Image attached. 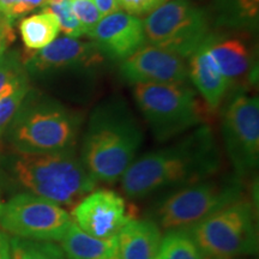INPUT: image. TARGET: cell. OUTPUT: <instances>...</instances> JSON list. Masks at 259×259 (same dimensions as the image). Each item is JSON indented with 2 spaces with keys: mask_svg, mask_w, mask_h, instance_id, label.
Listing matches in <instances>:
<instances>
[{
  "mask_svg": "<svg viewBox=\"0 0 259 259\" xmlns=\"http://www.w3.org/2000/svg\"><path fill=\"white\" fill-rule=\"evenodd\" d=\"M221 168L215 135L202 124L174 143L136 158L120 179L121 189L128 198L141 199L215 177Z\"/></svg>",
  "mask_w": 259,
  "mask_h": 259,
  "instance_id": "1",
  "label": "cell"
},
{
  "mask_svg": "<svg viewBox=\"0 0 259 259\" xmlns=\"http://www.w3.org/2000/svg\"><path fill=\"white\" fill-rule=\"evenodd\" d=\"M143 130L121 99L97 105L89 116L80 147V161L97 183L119 181L137 158Z\"/></svg>",
  "mask_w": 259,
  "mask_h": 259,
  "instance_id": "2",
  "label": "cell"
},
{
  "mask_svg": "<svg viewBox=\"0 0 259 259\" xmlns=\"http://www.w3.org/2000/svg\"><path fill=\"white\" fill-rule=\"evenodd\" d=\"M83 115L63 103L28 93L9 128L19 154H50L76 150Z\"/></svg>",
  "mask_w": 259,
  "mask_h": 259,
  "instance_id": "3",
  "label": "cell"
},
{
  "mask_svg": "<svg viewBox=\"0 0 259 259\" xmlns=\"http://www.w3.org/2000/svg\"><path fill=\"white\" fill-rule=\"evenodd\" d=\"M11 173L18 185L60 206H73L97 187L76 150L50 154H17Z\"/></svg>",
  "mask_w": 259,
  "mask_h": 259,
  "instance_id": "4",
  "label": "cell"
},
{
  "mask_svg": "<svg viewBox=\"0 0 259 259\" xmlns=\"http://www.w3.org/2000/svg\"><path fill=\"white\" fill-rule=\"evenodd\" d=\"M245 197V183L235 174L208 178L168 191L150 211L161 229L190 228Z\"/></svg>",
  "mask_w": 259,
  "mask_h": 259,
  "instance_id": "5",
  "label": "cell"
},
{
  "mask_svg": "<svg viewBox=\"0 0 259 259\" xmlns=\"http://www.w3.org/2000/svg\"><path fill=\"white\" fill-rule=\"evenodd\" d=\"M134 97L155 139L166 142L202 125L196 93L185 83H137Z\"/></svg>",
  "mask_w": 259,
  "mask_h": 259,
  "instance_id": "6",
  "label": "cell"
},
{
  "mask_svg": "<svg viewBox=\"0 0 259 259\" xmlns=\"http://www.w3.org/2000/svg\"><path fill=\"white\" fill-rule=\"evenodd\" d=\"M189 229L210 258H246L258 252L257 208L246 197L225 206Z\"/></svg>",
  "mask_w": 259,
  "mask_h": 259,
  "instance_id": "7",
  "label": "cell"
},
{
  "mask_svg": "<svg viewBox=\"0 0 259 259\" xmlns=\"http://www.w3.org/2000/svg\"><path fill=\"white\" fill-rule=\"evenodd\" d=\"M143 23L145 38L153 46L183 59L192 56L212 35L208 12L189 0H168Z\"/></svg>",
  "mask_w": 259,
  "mask_h": 259,
  "instance_id": "8",
  "label": "cell"
},
{
  "mask_svg": "<svg viewBox=\"0 0 259 259\" xmlns=\"http://www.w3.org/2000/svg\"><path fill=\"white\" fill-rule=\"evenodd\" d=\"M72 225L64 206L23 192L0 203V229L10 236L60 242Z\"/></svg>",
  "mask_w": 259,
  "mask_h": 259,
  "instance_id": "9",
  "label": "cell"
},
{
  "mask_svg": "<svg viewBox=\"0 0 259 259\" xmlns=\"http://www.w3.org/2000/svg\"><path fill=\"white\" fill-rule=\"evenodd\" d=\"M222 137L233 174L244 180L259 163V99L245 92L234 94L222 113Z\"/></svg>",
  "mask_w": 259,
  "mask_h": 259,
  "instance_id": "10",
  "label": "cell"
},
{
  "mask_svg": "<svg viewBox=\"0 0 259 259\" xmlns=\"http://www.w3.org/2000/svg\"><path fill=\"white\" fill-rule=\"evenodd\" d=\"M103 54L93 41L78 37H57L40 51L23 59L27 72L34 76L70 72L88 73L103 64Z\"/></svg>",
  "mask_w": 259,
  "mask_h": 259,
  "instance_id": "11",
  "label": "cell"
},
{
  "mask_svg": "<svg viewBox=\"0 0 259 259\" xmlns=\"http://www.w3.org/2000/svg\"><path fill=\"white\" fill-rule=\"evenodd\" d=\"M72 223L80 231L97 239L114 238L134 219L121 194L109 189H96L74 204Z\"/></svg>",
  "mask_w": 259,
  "mask_h": 259,
  "instance_id": "12",
  "label": "cell"
},
{
  "mask_svg": "<svg viewBox=\"0 0 259 259\" xmlns=\"http://www.w3.org/2000/svg\"><path fill=\"white\" fill-rule=\"evenodd\" d=\"M120 76L126 82L185 83L189 67L177 54L156 46H143L120 65Z\"/></svg>",
  "mask_w": 259,
  "mask_h": 259,
  "instance_id": "13",
  "label": "cell"
},
{
  "mask_svg": "<svg viewBox=\"0 0 259 259\" xmlns=\"http://www.w3.org/2000/svg\"><path fill=\"white\" fill-rule=\"evenodd\" d=\"M103 57L111 60H125L143 47L144 23L141 18L118 11L100 19L87 35Z\"/></svg>",
  "mask_w": 259,
  "mask_h": 259,
  "instance_id": "14",
  "label": "cell"
},
{
  "mask_svg": "<svg viewBox=\"0 0 259 259\" xmlns=\"http://www.w3.org/2000/svg\"><path fill=\"white\" fill-rule=\"evenodd\" d=\"M162 229L151 219H132L116 235L121 259H157Z\"/></svg>",
  "mask_w": 259,
  "mask_h": 259,
  "instance_id": "15",
  "label": "cell"
},
{
  "mask_svg": "<svg viewBox=\"0 0 259 259\" xmlns=\"http://www.w3.org/2000/svg\"><path fill=\"white\" fill-rule=\"evenodd\" d=\"M206 42L190 57L189 77L206 105L211 109H216L221 106L229 88V83L212 63L206 48Z\"/></svg>",
  "mask_w": 259,
  "mask_h": 259,
  "instance_id": "16",
  "label": "cell"
},
{
  "mask_svg": "<svg viewBox=\"0 0 259 259\" xmlns=\"http://www.w3.org/2000/svg\"><path fill=\"white\" fill-rule=\"evenodd\" d=\"M206 48L212 63L229 85L250 69V52L240 38H223L212 34L206 42Z\"/></svg>",
  "mask_w": 259,
  "mask_h": 259,
  "instance_id": "17",
  "label": "cell"
},
{
  "mask_svg": "<svg viewBox=\"0 0 259 259\" xmlns=\"http://www.w3.org/2000/svg\"><path fill=\"white\" fill-rule=\"evenodd\" d=\"M60 246L66 259H121L116 236L94 238L73 223L60 241Z\"/></svg>",
  "mask_w": 259,
  "mask_h": 259,
  "instance_id": "18",
  "label": "cell"
},
{
  "mask_svg": "<svg viewBox=\"0 0 259 259\" xmlns=\"http://www.w3.org/2000/svg\"><path fill=\"white\" fill-rule=\"evenodd\" d=\"M18 29L25 48L30 52H36L56 40L60 31V25L56 16L42 11L22 19Z\"/></svg>",
  "mask_w": 259,
  "mask_h": 259,
  "instance_id": "19",
  "label": "cell"
},
{
  "mask_svg": "<svg viewBox=\"0 0 259 259\" xmlns=\"http://www.w3.org/2000/svg\"><path fill=\"white\" fill-rule=\"evenodd\" d=\"M157 259H213L200 247L189 228L170 229L162 234Z\"/></svg>",
  "mask_w": 259,
  "mask_h": 259,
  "instance_id": "20",
  "label": "cell"
},
{
  "mask_svg": "<svg viewBox=\"0 0 259 259\" xmlns=\"http://www.w3.org/2000/svg\"><path fill=\"white\" fill-rule=\"evenodd\" d=\"M220 24L233 28H257L259 0H216Z\"/></svg>",
  "mask_w": 259,
  "mask_h": 259,
  "instance_id": "21",
  "label": "cell"
},
{
  "mask_svg": "<svg viewBox=\"0 0 259 259\" xmlns=\"http://www.w3.org/2000/svg\"><path fill=\"white\" fill-rule=\"evenodd\" d=\"M10 259H66L60 245L9 235Z\"/></svg>",
  "mask_w": 259,
  "mask_h": 259,
  "instance_id": "22",
  "label": "cell"
},
{
  "mask_svg": "<svg viewBox=\"0 0 259 259\" xmlns=\"http://www.w3.org/2000/svg\"><path fill=\"white\" fill-rule=\"evenodd\" d=\"M28 82L23 58L17 51H6L0 57V100Z\"/></svg>",
  "mask_w": 259,
  "mask_h": 259,
  "instance_id": "23",
  "label": "cell"
},
{
  "mask_svg": "<svg viewBox=\"0 0 259 259\" xmlns=\"http://www.w3.org/2000/svg\"><path fill=\"white\" fill-rule=\"evenodd\" d=\"M42 11L51 12L56 16L60 25V30L66 36L70 37H80L85 35V31L78 19L74 17L72 10H71L70 0H46Z\"/></svg>",
  "mask_w": 259,
  "mask_h": 259,
  "instance_id": "24",
  "label": "cell"
},
{
  "mask_svg": "<svg viewBox=\"0 0 259 259\" xmlns=\"http://www.w3.org/2000/svg\"><path fill=\"white\" fill-rule=\"evenodd\" d=\"M29 92H30V85L28 82L19 87L14 93L0 100V137L9 128L10 124L14 120L15 115L17 114L18 109L21 108L22 103H23Z\"/></svg>",
  "mask_w": 259,
  "mask_h": 259,
  "instance_id": "25",
  "label": "cell"
},
{
  "mask_svg": "<svg viewBox=\"0 0 259 259\" xmlns=\"http://www.w3.org/2000/svg\"><path fill=\"white\" fill-rule=\"evenodd\" d=\"M70 5L74 17L78 19L85 35H88L101 19L94 0H70Z\"/></svg>",
  "mask_w": 259,
  "mask_h": 259,
  "instance_id": "26",
  "label": "cell"
},
{
  "mask_svg": "<svg viewBox=\"0 0 259 259\" xmlns=\"http://www.w3.org/2000/svg\"><path fill=\"white\" fill-rule=\"evenodd\" d=\"M46 0H0V12L12 22L32 10L42 8Z\"/></svg>",
  "mask_w": 259,
  "mask_h": 259,
  "instance_id": "27",
  "label": "cell"
},
{
  "mask_svg": "<svg viewBox=\"0 0 259 259\" xmlns=\"http://www.w3.org/2000/svg\"><path fill=\"white\" fill-rule=\"evenodd\" d=\"M168 0H119V6L132 16L149 15Z\"/></svg>",
  "mask_w": 259,
  "mask_h": 259,
  "instance_id": "28",
  "label": "cell"
},
{
  "mask_svg": "<svg viewBox=\"0 0 259 259\" xmlns=\"http://www.w3.org/2000/svg\"><path fill=\"white\" fill-rule=\"evenodd\" d=\"M14 22L0 12V57L8 51V48L15 41V31L12 28Z\"/></svg>",
  "mask_w": 259,
  "mask_h": 259,
  "instance_id": "29",
  "label": "cell"
},
{
  "mask_svg": "<svg viewBox=\"0 0 259 259\" xmlns=\"http://www.w3.org/2000/svg\"><path fill=\"white\" fill-rule=\"evenodd\" d=\"M96 9L99 10L101 18L106 16L115 14L119 11L120 6H119V0H94Z\"/></svg>",
  "mask_w": 259,
  "mask_h": 259,
  "instance_id": "30",
  "label": "cell"
},
{
  "mask_svg": "<svg viewBox=\"0 0 259 259\" xmlns=\"http://www.w3.org/2000/svg\"><path fill=\"white\" fill-rule=\"evenodd\" d=\"M0 259H10L9 235L0 229Z\"/></svg>",
  "mask_w": 259,
  "mask_h": 259,
  "instance_id": "31",
  "label": "cell"
},
{
  "mask_svg": "<svg viewBox=\"0 0 259 259\" xmlns=\"http://www.w3.org/2000/svg\"><path fill=\"white\" fill-rule=\"evenodd\" d=\"M233 259H245V258H233Z\"/></svg>",
  "mask_w": 259,
  "mask_h": 259,
  "instance_id": "32",
  "label": "cell"
}]
</instances>
